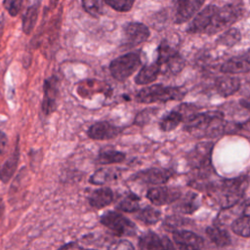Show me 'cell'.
I'll list each match as a JSON object with an SVG mask.
<instances>
[{
  "label": "cell",
  "instance_id": "cell-1",
  "mask_svg": "<svg viewBox=\"0 0 250 250\" xmlns=\"http://www.w3.org/2000/svg\"><path fill=\"white\" fill-rule=\"evenodd\" d=\"M184 129L199 138H215L234 132V123L225 121L221 110H209L188 116Z\"/></svg>",
  "mask_w": 250,
  "mask_h": 250
},
{
  "label": "cell",
  "instance_id": "cell-2",
  "mask_svg": "<svg viewBox=\"0 0 250 250\" xmlns=\"http://www.w3.org/2000/svg\"><path fill=\"white\" fill-rule=\"evenodd\" d=\"M249 185V178L245 175L217 180L207 191L215 203L223 209H228L238 203L243 197Z\"/></svg>",
  "mask_w": 250,
  "mask_h": 250
},
{
  "label": "cell",
  "instance_id": "cell-3",
  "mask_svg": "<svg viewBox=\"0 0 250 250\" xmlns=\"http://www.w3.org/2000/svg\"><path fill=\"white\" fill-rule=\"evenodd\" d=\"M185 96L186 90L183 87L154 84L142 88L136 95V101L141 104L166 103L169 101H181Z\"/></svg>",
  "mask_w": 250,
  "mask_h": 250
},
{
  "label": "cell",
  "instance_id": "cell-4",
  "mask_svg": "<svg viewBox=\"0 0 250 250\" xmlns=\"http://www.w3.org/2000/svg\"><path fill=\"white\" fill-rule=\"evenodd\" d=\"M141 65V56L137 52L127 53L114 59L109 64L111 76L117 81H125Z\"/></svg>",
  "mask_w": 250,
  "mask_h": 250
},
{
  "label": "cell",
  "instance_id": "cell-5",
  "mask_svg": "<svg viewBox=\"0 0 250 250\" xmlns=\"http://www.w3.org/2000/svg\"><path fill=\"white\" fill-rule=\"evenodd\" d=\"M241 13L242 10L239 4H227L221 8L217 7L212 21L205 33L214 34L229 26L238 20Z\"/></svg>",
  "mask_w": 250,
  "mask_h": 250
},
{
  "label": "cell",
  "instance_id": "cell-6",
  "mask_svg": "<svg viewBox=\"0 0 250 250\" xmlns=\"http://www.w3.org/2000/svg\"><path fill=\"white\" fill-rule=\"evenodd\" d=\"M101 223L117 236H133L137 231L136 225L117 211L104 213L101 217Z\"/></svg>",
  "mask_w": 250,
  "mask_h": 250
},
{
  "label": "cell",
  "instance_id": "cell-7",
  "mask_svg": "<svg viewBox=\"0 0 250 250\" xmlns=\"http://www.w3.org/2000/svg\"><path fill=\"white\" fill-rule=\"evenodd\" d=\"M174 172L170 169L152 167L146 170H142L131 177V181L141 182L146 185L160 186L166 184L170 178H172Z\"/></svg>",
  "mask_w": 250,
  "mask_h": 250
},
{
  "label": "cell",
  "instance_id": "cell-8",
  "mask_svg": "<svg viewBox=\"0 0 250 250\" xmlns=\"http://www.w3.org/2000/svg\"><path fill=\"white\" fill-rule=\"evenodd\" d=\"M124 32V39L125 45L129 48L138 46L145 41L147 40L149 37V29L146 25L142 22L132 21L128 22L123 27Z\"/></svg>",
  "mask_w": 250,
  "mask_h": 250
},
{
  "label": "cell",
  "instance_id": "cell-9",
  "mask_svg": "<svg viewBox=\"0 0 250 250\" xmlns=\"http://www.w3.org/2000/svg\"><path fill=\"white\" fill-rule=\"evenodd\" d=\"M182 192L179 188L173 187H157L149 188L146 192V198L154 205L160 206L176 202Z\"/></svg>",
  "mask_w": 250,
  "mask_h": 250
},
{
  "label": "cell",
  "instance_id": "cell-10",
  "mask_svg": "<svg viewBox=\"0 0 250 250\" xmlns=\"http://www.w3.org/2000/svg\"><path fill=\"white\" fill-rule=\"evenodd\" d=\"M205 0H174V20L183 23L190 20L201 8Z\"/></svg>",
  "mask_w": 250,
  "mask_h": 250
},
{
  "label": "cell",
  "instance_id": "cell-11",
  "mask_svg": "<svg viewBox=\"0 0 250 250\" xmlns=\"http://www.w3.org/2000/svg\"><path fill=\"white\" fill-rule=\"evenodd\" d=\"M59 97V81L57 77L52 76L44 82V97L42 103V110L45 114H51L57 108V101Z\"/></svg>",
  "mask_w": 250,
  "mask_h": 250
},
{
  "label": "cell",
  "instance_id": "cell-12",
  "mask_svg": "<svg viewBox=\"0 0 250 250\" xmlns=\"http://www.w3.org/2000/svg\"><path fill=\"white\" fill-rule=\"evenodd\" d=\"M121 127H118L108 121H100L94 123L88 129V137L92 140L104 141L117 137L121 133Z\"/></svg>",
  "mask_w": 250,
  "mask_h": 250
},
{
  "label": "cell",
  "instance_id": "cell-13",
  "mask_svg": "<svg viewBox=\"0 0 250 250\" xmlns=\"http://www.w3.org/2000/svg\"><path fill=\"white\" fill-rule=\"evenodd\" d=\"M173 239L181 249H200L204 246V239L201 236L187 229L173 230Z\"/></svg>",
  "mask_w": 250,
  "mask_h": 250
},
{
  "label": "cell",
  "instance_id": "cell-14",
  "mask_svg": "<svg viewBox=\"0 0 250 250\" xmlns=\"http://www.w3.org/2000/svg\"><path fill=\"white\" fill-rule=\"evenodd\" d=\"M138 247L143 250L174 249V244L167 237H160L153 231H147L140 236Z\"/></svg>",
  "mask_w": 250,
  "mask_h": 250
},
{
  "label": "cell",
  "instance_id": "cell-15",
  "mask_svg": "<svg viewBox=\"0 0 250 250\" xmlns=\"http://www.w3.org/2000/svg\"><path fill=\"white\" fill-rule=\"evenodd\" d=\"M221 71L226 74H237L250 71V49L243 55L235 56L226 61Z\"/></svg>",
  "mask_w": 250,
  "mask_h": 250
},
{
  "label": "cell",
  "instance_id": "cell-16",
  "mask_svg": "<svg viewBox=\"0 0 250 250\" xmlns=\"http://www.w3.org/2000/svg\"><path fill=\"white\" fill-rule=\"evenodd\" d=\"M217 10V6L209 5L199 12L189 24L188 32L189 33H205L209 27L213 16Z\"/></svg>",
  "mask_w": 250,
  "mask_h": 250
},
{
  "label": "cell",
  "instance_id": "cell-17",
  "mask_svg": "<svg viewBox=\"0 0 250 250\" xmlns=\"http://www.w3.org/2000/svg\"><path fill=\"white\" fill-rule=\"evenodd\" d=\"M176 201L177 203H175L173 209L182 214H192L200 206L199 195L192 191H188L185 195H181Z\"/></svg>",
  "mask_w": 250,
  "mask_h": 250
},
{
  "label": "cell",
  "instance_id": "cell-18",
  "mask_svg": "<svg viewBox=\"0 0 250 250\" xmlns=\"http://www.w3.org/2000/svg\"><path fill=\"white\" fill-rule=\"evenodd\" d=\"M239 88H240V80L234 76L225 75V76L218 77L215 81L216 92L224 98L233 95L235 92L238 91Z\"/></svg>",
  "mask_w": 250,
  "mask_h": 250
},
{
  "label": "cell",
  "instance_id": "cell-19",
  "mask_svg": "<svg viewBox=\"0 0 250 250\" xmlns=\"http://www.w3.org/2000/svg\"><path fill=\"white\" fill-rule=\"evenodd\" d=\"M122 170L120 168L116 167H104L101 169H98L91 177L89 182L92 185L96 186H102L107 183H111L119 179L121 176Z\"/></svg>",
  "mask_w": 250,
  "mask_h": 250
},
{
  "label": "cell",
  "instance_id": "cell-20",
  "mask_svg": "<svg viewBox=\"0 0 250 250\" xmlns=\"http://www.w3.org/2000/svg\"><path fill=\"white\" fill-rule=\"evenodd\" d=\"M113 199L114 193L109 188H101L91 193L89 197V203L95 209H102L109 205Z\"/></svg>",
  "mask_w": 250,
  "mask_h": 250
},
{
  "label": "cell",
  "instance_id": "cell-21",
  "mask_svg": "<svg viewBox=\"0 0 250 250\" xmlns=\"http://www.w3.org/2000/svg\"><path fill=\"white\" fill-rule=\"evenodd\" d=\"M40 0H32L22 16V30L25 34L31 33L39 15Z\"/></svg>",
  "mask_w": 250,
  "mask_h": 250
},
{
  "label": "cell",
  "instance_id": "cell-22",
  "mask_svg": "<svg viewBox=\"0 0 250 250\" xmlns=\"http://www.w3.org/2000/svg\"><path fill=\"white\" fill-rule=\"evenodd\" d=\"M186 119L183 109L175 108L165 114L159 121V128L162 132H170L179 126L181 122Z\"/></svg>",
  "mask_w": 250,
  "mask_h": 250
},
{
  "label": "cell",
  "instance_id": "cell-23",
  "mask_svg": "<svg viewBox=\"0 0 250 250\" xmlns=\"http://www.w3.org/2000/svg\"><path fill=\"white\" fill-rule=\"evenodd\" d=\"M19 158H20V151H19V146L17 145L12 154L0 166V180L3 183H8L13 177L19 163Z\"/></svg>",
  "mask_w": 250,
  "mask_h": 250
},
{
  "label": "cell",
  "instance_id": "cell-24",
  "mask_svg": "<svg viewBox=\"0 0 250 250\" xmlns=\"http://www.w3.org/2000/svg\"><path fill=\"white\" fill-rule=\"evenodd\" d=\"M161 71L160 65L155 62L151 64L144 65L135 77V83L138 85H147L155 81Z\"/></svg>",
  "mask_w": 250,
  "mask_h": 250
},
{
  "label": "cell",
  "instance_id": "cell-25",
  "mask_svg": "<svg viewBox=\"0 0 250 250\" xmlns=\"http://www.w3.org/2000/svg\"><path fill=\"white\" fill-rule=\"evenodd\" d=\"M206 234L217 247H227L231 243V238L228 230L220 226L215 225L208 227L206 229Z\"/></svg>",
  "mask_w": 250,
  "mask_h": 250
},
{
  "label": "cell",
  "instance_id": "cell-26",
  "mask_svg": "<svg viewBox=\"0 0 250 250\" xmlns=\"http://www.w3.org/2000/svg\"><path fill=\"white\" fill-rule=\"evenodd\" d=\"M140 201L141 199L136 193L132 191H127L119 200L116 208L123 212L133 213L140 209Z\"/></svg>",
  "mask_w": 250,
  "mask_h": 250
},
{
  "label": "cell",
  "instance_id": "cell-27",
  "mask_svg": "<svg viewBox=\"0 0 250 250\" xmlns=\"http://www.w3.org/2000/svg\"><path fill=\"white\" fill-rule=\"evenodd\" d=\"M136 218L146 225H154L160 220L161 212L150 206H146L139 210V212L136 215Z\"/></svg>",
  "mask_w": 250,
  "mask_h": 250
},
{
  "label": "cell",
  "instance_id": "cell-28",
  "mask_svg": "<svg viewBox=\"0 0 250 250\" xmlns=\"http://www.w3.org/2000/svg\"><path fill=\"white\" fill-rule=\"evenodd\" d=\"M165 68V72L168 74H177L179 73L185 66V60L182 56L176 51L172 54L162 65Z\"/></svg>",
  "mask_w": 250,
  "mask_h": 250
},
{
  "label": "cell",
  "instance_id": "cell-29",
  "mask_svg": "<svg viewBox=\"0 0 250 250\" xmlns=\"http://www.w3.org/2000/svg\"><path fill=\"white\" fill-rule=\"evenodd\" d=\"M231 230L242 237H250V216L242 215L231 223Z\"/></svg>",
  "mask_w": 250,
  "mask_h": 250
},
{
  "label": "cell",
  "instance_id": "cell-30",
  "mask_svg": "<svg viewBox=\"0 0 250 250\" xmlns=\"http://www.w3.org/2000/svg\"><path fill=\"white\" fill-rule=\"evenodd\" d=\"M125 153L115 149L102 150L98 155V162L101 164H113L121 163L125 160Z\"/></svg>",
  "mask_w": 250,
  "mask_h": 250
},
{
  "label": "cell",
  "instance_id": "cell-31",
  "mask_svg": "<svg viewBox=\"0 0 250 250\" xmlns=\"http://www.w3.org/2000/svg\"><path fill=\"white\" fill-rule=\"evenodd\" d=\"M241 39L240 31L237 28H229L223 32L217 39L216 43L226 47H232Z\"/></svg>",
  "mask_w": 250,
  "mask_h": 250
},
{
  "label": "cell",
  "instance_id": "cell-32",
  "mask_svg": "<svg viewBox=\"0 0 250 250\" xmlns=\"http://www.w3.org/2000/svg\"><path fill=\"white\" fill-rule=\"evenodd\" d=\"M104 0H82L83 9L93 17H100L104 12Z\"/></svg>",
  "mask_w": 250,
  "mask_h": 250
},
{
  "label": "cell",
  "instance_id": "cell-33",
  "mask_svg": "<svg viewBox=\"0 0 250 250\" xmlns=\"http://www.w3.org/2000/svg\"><path fill=\"white\" fill-rule=\"evenodd\" d=\"M188 223L189 221L187 220L186 218H182L179 216H169L165 219L163 223V227L168 230H174L175 229L183 227Z\"/></svg>",
  "mask_w": 250,
  "mask_h": 250
},
{
  "label": "cell",
  "instance_id": "cell-34",
  "mask_svg": "<svg viewBox=\"0 0 250 250\" xmlns=\"http://www.w3.org/2000/svg\"><path fill=\"white\" fill-rule=\"evenodd\" d=\"M109 7L118 12H128L134 5L135 0H104Z\"/></svg>",
  "mask_w": 250,
  "mask_h": 250
},
{
  "label": "cell",
  "instance_id": "cell-35",
  "mask_svg": "<svg viewBox=\"0 0 250 250\" xmlns=\"http://www.w3.org/2000/svg\"><path fill=\"white\" fill-rule=\"evenodd\" d=\"M24 0H3V7L12 16L16 17L21 10Z\"/></svg>",
  "mask_w": 250,
  "mask_h": 250
},
{
  "label": "cell",
  "instance_id": "cell-36",
  "mask_svg": "<svg viewBox=\"0 0 250 250\" xmlns=\"http://www.w3.org/2000/svg\"><path fill=\"white\" fill-rule=\"evenodd\" d=\"M157 112V108H146L139 112L135 118V123L139 126H144L148 123L150 118Z\"/></svg>",
  "mask_w": 250,
  "mask_h": 250
},
{
  "label": "cell",
  "instance_id": "cell-37",
  "mask_svg": "<svg viewBox=\"0 0 250 250\" xmlns=\"http://www.w3.org/2000/svg\"><path fill=\"white\" fill-rule=\"evenodd\" d=\"M112 248H116V249H134V246L131 242L127 241V240H120L117 241L115 245L111 246Z\"/></svg>",
  "mask_w": 250,
  "mask_h": 250
},
{
  "label": "cell",
  "instance_id": "cell-38",
  "mask_svg": "<svg viewBox=\"0 0 250 250\" xmlns=\"http://www.w3.org/2000/svg\"><path fill=\"white\" fill-rule=\"evenodd\" d=\"M242 215H249L250 216V198H247L241 203L240 206Z\"/></svg>",
  "mask_w": 250,
  "mask_h": 250
},
{
  "label": "cell",
  "instance_id": "cell-39",
  "mask_svg": "<svg viewBox=\"0 0 250 250\" xmlns=\"http://www.w3.org/2000/svg\"><path fill=\"white\" fill-rule=\"evenodd\" d=\"M8 143V139L5 133H3L2 131H0V154H2L6 148Z\"/></svg>",
  "mask_w": 250,
  "mask_h": 250
},
{
  "label": "cell",
  "instance_id": "cell-40",
  "mask_svg": "<svg viewBox=\"0 0 250 250\" xmlns=\"http://www.w3.org/2000/svg\"><path fill=\"white\" fill-rule=\"evenodd\" d=\"M237 128L239 131L250 132V118L241 123H237Z\"/></svg>",
  "mask_w": 250,
  "mask_h": 250
},
{
  "label": "cell",
  "instance_id": "cell-41",
  "mask_svg": "<svg viewBox=\"0 0 250 250\" xmlns=\"http://www.w3.org/2000/svg\"><path fill=\"white\" fill-rule=\"evenodd\" d=\"M240 105L250 111V96L240 100Z\"/></svg>",
  "mask_w": 250,
  "mask_h": 250
},
{
  "label": "cell",
  "instance_id": "cell-42",
  "mask_svg": "<svg viewBox=\"0 0 250 250\" xmlns=\"http://www.w3.org/2000/svg\"><path fill=\"white\" fill-rule=\"evenodd\" d=\"M2 30H3V21H0V36H1Z\"/></svg>",
  "mask_w": 250,
  "mask_h": 250
},
{
  "label": "cell",
  "instance_id": "cell-43",
  "mask_svg": "<svg viewBox=\"0 0 250 250\" xmlns=\"http://www.w3.org/2000/svg\"><path fill=\"white\" fill-rule=\"evenodd\" d=\"M2 209H3V202H2V199L0 198V215H1V212H2Z\"/></svg>",
  "mask_w": 250,
  "mask_h": 250
}]
</instances>
